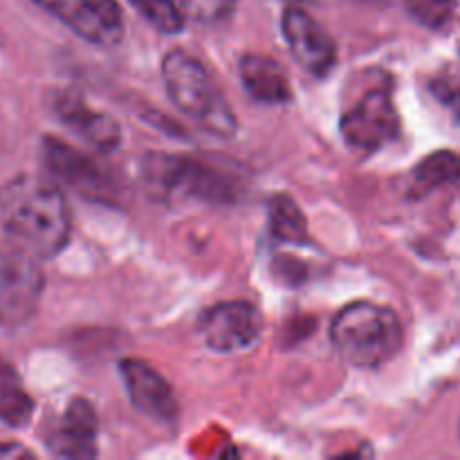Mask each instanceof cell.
Wrapping results in <instances>:
<instances>
[{"label": "cell", "mask_w": 460, "mask_h": 460, "mask_svg": "<svg viewBox=\"0 0 460 460\" xmlns=\"http://www.w3.org/2000/svg\"><path fill=\"white\" fill-rule=\"evenodd\" d=\"M241 81L250 97L261 103H288L292 99L288 72L265 54L252 52L241 58Z\"/></svg>", "instance_id": "14"}, {"label": "cell", "mask_w": 460, "mask_h": 460, "mask_svg": "<svg viewBox=\"0 0 460 460\" xmlns=\"http://www.w3.org/2000/svg\"><path fill=\"white\" fill-rule=\"evenodd\" d=\"M43 157L52 178L90 200H111L115 182L94 157L57 137L43 139Z\"/></svg>", "instance_id": "8"}, {"label": "cell", "mask_w": 460, "mask_h": 460, "mask_svg": "<svg viewBox=\"0 0 460 460\" xmlns=\"http://www.w3.org/2000/svg\"><path fill=\"white\" fill-rule=\"evenodd\" d=\"M162 79L178 111L220 137L236 133V117L200 58L187 49H171L162 61Z\"/></svg>", "instance_id": "4"}, {"label": "cell", "mask_w": 460, "mask_h": 460, "mask_svg": "<svg viewBox=\"0 0 460 460\" xmlns=\"http://www.w3.org/2000/svg\"><path fill=\"white\" fill-rule=\"evenodd\" d=\"M39 259L21 250L0 252V326L16 328L34 317L45 290Z\"/></svg>", "instance_id": "6"}, {"label": "cell", "mask_w": 460, "mask_h": 460, "mask_svg": "<svg viewBox=\"0 0 460 460\" xmlns=\"http://www.w3.org/2000/svg\"><path fill=\"white\" fill-rule=\"evenodd\" d=\"M34 416V400L27 394L16 368L0 358V422L7 427H25Z\"/></svg>", "instance_id": "16"}, {"label": "cell", "mask_w": 460, "mask_h": 460, "mask_svg": "<svg viewBox=\"0 0 460 460\" xmlns=\"http://www.w3.org/2000/svg\"><path fill=\"white\" fill-rule=\"evenodd\" d=\"M281 30L290 54L308 75L319 79L332 70L337 61L335 39L304 7H288L283 13Z\"/></svg>", "instance_id": "10"}, {"label": "cell", "mask_w": 460, "mask_h": 460, "mask_svg": "<svg viewBox=\"0 0 460 460\" xmlns=\"http://www.w3.org/2000/svg\"><path fill=\"white\" fill-rule=\"evenodd\" d=\"M66 22L75 34L99 48H115L124 39V13L117 0H31Z\"/></svg>", "instance_id": "7"}, {"label": "cell", "mask_w": 460, "mask_h": 460, "mask_svg": "<svg viewBox=\"0 0 460 460\" xmlns=\"http://www.w3.org/2000/svg\"><path fill=\"white\" fill-rule=\"evenodd\" d=\"M128 3L162 34H178L187 21L178 0H128Z\"/></svg>", "instance_id": "18"}, {"label": "cell", "mask_w": 460, "mask_h": 460, "mask_svg": "<svg viewBox=\"0 0 460 460\" xmlns=\"http://www.w3.org/2000/svg\"><path fill=\"white\" fill-rule=\"evenodd\" d=\"M52 112L58 117L67 130L79 135L81 139L94 146L102 153H111L119 148L121 144V128L108 112L94 111L93 106L84 102L72 90H57L49 97Z\"/></svg>", "instance_id": "11"}, {"label": "cell", "mask_w": 460, "mask_h": 460, "mask_svg": "<svg viewBox=\"0 0 460 460\" xmlns=\"http://www.w3.org/2000/svg\"><path fill=\"white\" fill-rule=\"evenodd\" d=\"M263 332V314L250 301H223L200 319V335L216 353L252 349Z\"/></svg>", "instance_id": "9"}, {"label": "cell", "mask_w": 460, "mask_h": 460, "mask_svg": "<svg viewBox=\"0 0 460 460\" xmlns=\"http://www.w3.org/2000/svg\"><path fill=\"white\" fill-rule=\"evenodd\" d=\"M142 175L148 189L169 202H232L241 193V178L229 166L200 157L148 153L142 162Z\"/></svg>", "instance_id": "3"}, {"label": "cell", "mask_w": 460, "mask_h": 460, "mask_svg": "<svg viewBox=\"0 0 460 460\" xmlns=\"http://www.w3.org/2000/svg\"><path fill=\"white\" fill-rule=\"evenodd\" d=\"M404 7L427 30H443L452 22L456 0H404Z\"/></svg>", "instance_id": "19"}, {"label": "cell", "mask_w": 460, "mask_h": 460, "mask_svg": "<svg viewBox=\"0 0 460 460\" xmlns=\"http://www.w3.org/2000/svg\"><path fill=\"white\" fill-rule=\"evenodd\" d=\"M0 223L16 250L49 259L67 245L70 207L58 184L36 175H16L0 189Z\"/></svg>", "instance_id": "1"}, {"label": "cell", "mask_w": 460, "mask_h": 460, "mask_svg": "<svg viewBox=\"0 0 460 460\" xmlns=\"http://www.w3.org/2000/svg\"><path fill=\"white\" fill-rule=\"evenodd\" d=\"M97 434L94 407L85 398H75L49 425L45 445L61 458H93L97 456Z\"/></svg>", "instance_id": "13"}, {"label": "cell", "mask_w": 460, "mask_h": 460, "mask_svg": "<svg viewBox=\"0 0 460 460\" xmlns=\"http://www.w3.org/2000/svg\"><path fill=\"white\" fill-rule=\"evenodd\" d=\"M398 135L400 115L389 84L367 90L341 117V137L355 153L371 155L394 142Z\"/></svg>", "instance_id": "5"}, {"label": "cell", "mask_w": 460, "mask_h": 460, "mask_svg": "<svg viewBox=\"0 0 460 460\" xmlns=\"http://www.w3.org/2000/svg\"><path fill=\"white\" fill-rule=\"evenodd\" d=\"M238 0H178L184 18H193L202 25H218L227 21L236 9Z\"/></svg>", "instance_id": "20"}, {"label": "cell", "mask_w": 460, "mask_h": 460, "mask_svg": "<svg viewBox=\"0 0 460 460\" xmlns=\"http://www.w3.org/2000/svg\"><path fill=\"white\" fill-rule=\"evenodd\" d=\"M460 189V153L436 151L413 169L409 191L413 198H425L438 189Z\"/></svg>", "instance_id": "15"}, {"label": "cell", "mask_w": 460, "mask_h": 460, "mask_svg": "<svg viewBox=\"0 0 460 460\" xmlns=\"http://www.w3.org/2000/svg\"><path fill=\"white\" fill-rule=\"evenodd\" d=\"M268 223L270 234L279 243H292V245L308 243V220H305L301 207L286 193H277V196L270 198Z\"/></svg>", "instance_id": "17"}, {"label": "cell", "mask_w": 460, "mask_h": 460, "mask_svg": "<svg viewBox=\"0 0 460 460\" xmlns=\"http://www.w3.org/2000/svg\"><path fill=\"white\" fill-rule=\"evenodd\" d=\"M121 380H124L126 391H128L130 402L137 411L151 418L153 422H173L178 416V400H175L173 389L164 380L160 371L142 359H121L119 362Z\"/></svg>", "instance_id": "12"}, {"label": "cell", "mask_w": 460, "mask_h": 460, "mask_svg": "<svg viewBox=\"0 0 460 460\" xmlns=\"http://www.w3.org/2000/svg\"><path fill=\"white\" fill-rule=\"evenodd\" d=\"M332 344L355 368H380L398 358L404 328L395 310L373 301H355L332 322Z\"/></svg>", "instance_id": "2"}]
</instances>
